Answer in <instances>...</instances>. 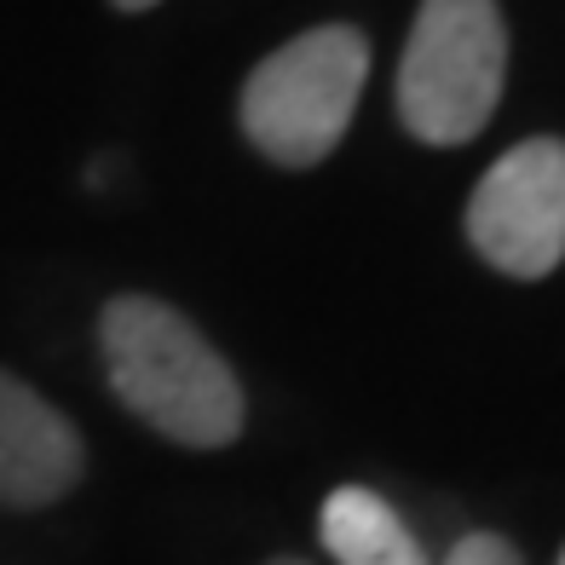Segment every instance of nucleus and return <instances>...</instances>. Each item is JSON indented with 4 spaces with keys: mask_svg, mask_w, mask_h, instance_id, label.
Returning a JSON list of instances; mask_svg holds the SVG:
<instances>
[{
    "mask_svg": "<svg viewBox=\"0 0 565 565\" xmlns=\"http://www.w3.org/2000/svg\"><path fill=\"white\" fill-rule=\"evenodd\" d=\"M110 393L145 427L185 450H225L243 439V381L202 329L157 295H116L98 312Z\"/></svg>",
    "mask_w": 565,
    "mask_h": 565,
    "instance_id": "f257e3e1",
    "label": "nucleus"
},
{
    "mask_svg": "<svg viewBox=\"0 0 565 565\" xmlns=\"http://www.w3.org/2000/svg\"><path fill=\"white\" fill-rule=\"evenodd\" d=\"M370 82V41L352 23H318L282 41L243 82V134L277 168H318L347 139Z\"/></svg>",
    "mask_w": 565,
    "mask_h": 565,
    "instance_id": "f03ea898",
    "label": "nucleus"
},
{
    "mask_svg": "<svg viewBox=\"0 0 565 565\" xmlns=\"http://www.w3.org/2000/svg\"><path fill=\"white\" fill-rule=\"evenodd\" d=\"M508 23L497 0H422L398 58V116L422 145H468L497 116Z\"/></svg>",
    "mask_w": 565,
    "mask_h": 565,
    "instance_id": "7ed1b4c3",
    "label": "nucleus"
},
{
    "mask_svg": "<svg viewBox=\"0 0 565 565\" xmlns=\"http://www.w3.org/2000/svg\"><path fill=\"white\" fill-rule=\"evenodd\" d=\"M468 243L491 271L520 282L565 260V139H525L484 168L468 196Z\"/></svg>",
    "mask_w": 565,
    "mask_h": 565,
    "instance_id": "20e7f679",
    "label": "nucleus"
},
{
    "mask_svg": "<svg viewBox=\"0 0 565 565\" xmlns=\"http://www.w3.org/2000/svg\"><path fill=\"white\" fill-rule=\"evenodd\" d=\"M87 473V445L58 404L0 370V508H53Z\"/></svg>",
    "mask_w": 565,
    "mask_h": 565,
    "instance_id": "39448f33",
    "label": "nucleus"
},
{
    "mask_svg": "<svg viewBox=\"0 0 565 565\" xmlns=\"http://www.w3.org/2000/svg\"><path fill=\"white\" fill-rule=\"evenodd\" d=\"M318 536L335 565H427L416 531L370 484H341L318 508Z\"/></svg>",
    "mask_w": 565,
    "mask_h": 565,
    "instance_id": "423d86ee",
    "label": "nucleus"
},
{
    "mask_svg": "<svg viewBox=\"0 0 565 565\" xmlns=\"http://www.w3.org/2000/svg\"><path fill=\"white\" fill-rule=\"evenodd\" d=\"M445 565H525V554L497 531H468L461 543L445 554Z\"/></svg>",
    "mask_w": 565,
    "mask_h": 565,
    "instance_id": "0eeeda50",
    "label": "nucleus"
},
{
    "mask_svg": "<svg viewBox=\"0 0 565 565\" xmlns=\"http://www.w3.org/2000/svg\"><path fill=\"white\" fill-rule=\"evenodd\" d=\"M116 12H150V7H162V0H110Z\"/></svg>",
    "mask_w": 565,
    "mask_h": 565,
    "instance_id": "6e6552de",
    "label": "nucleus"
},
{
    "mask_svg": "<svg viewBox=\"0 0 565 565\" xmlns=\"http://www.w3.org/2000/svg\"><path fill=\"white\" fill-rule=\"evenodd\" d=\"M266 565H306V559H295V554H277V559H266Z\"/></svg>",
    "mask_w": 565,
    "mask_h": 565,
    "instance_id": "1a4fd4ad",
    "label": "nucleus"
},
{
    "mask_svg": "<svg viewBox=\"0 0 565 565\" xmlns=\"http://www.w3.org/2000/svg\"><path fill=\"white\" fill-rule=\"evenodd\" d=\"M559 565H565V548H559Z\"/></svg>",
    "mask_w": 565,
    "mask_h": 565,
    "instance_id": "9d476101",
    "label": "nucleus"
}]
</instances>
